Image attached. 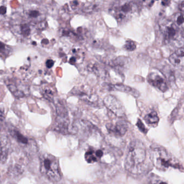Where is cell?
Instances as JSON below:
<instances>
[{"label":"cell","mask_w":184,"mask_h":184,"mask_svg":"<svg viewBox=\"0 0 184 184\" xmlns=\"http://www.w3.org/2000/svg\"><path fill=\"white\" fill-rule=\"evenodd\" d=\"M40 171L48 179L57 182L62 178L59 162L56 157L46 153L40 157Z\"/></svg>","instance_id":"1"},{"label":"cell","mask_w":184,"mask_h":184,"mask_svg":"<svg viewBox=\"0 0 184 184\" xmlns=\"http://www.w3.org/2000/svg\"><path fill=\"white\" fill-rule=\"evenodd\" d=\"M153 165L160 171H165L169 167L180 168V166L171 155L162 147L153 149L151 153Z\"/></svg>","instance_id":"2"},{"label":"cell","mask_w":184,"mask_h":184,"mask_svg":"<svg viewBox=\"0 0 184 184\" xmlns=\"http://www.w3.org/2000/svg\"><path fill=\"white\" fill-rule=\"evenodd\" d=\"M146 150L144 145L139 140L131 142L126 158V167L132 169L139 165L146 158Z\"/></svg>","instance_id":"3"},{"label":"cell","mask_w":184,"mask_h":184,"mask_svg":"<svg viewBox=\"0 0 184 184\" xmlns=\"http://www.w3.org/2000/svg\"><path fill=\"white\" fill-rule=\"evenodd\" d=\"M136 4L132 1H118L110 9V11L118 22H123L134 11Z\"/></svg>","instance_id":"4"},{"label":"cell","mask_w":184,"mask_h":184,"mask_svg":"<svg viewBox=\"0 0 184 184\" xmlns=\"http://www.w3.org/2000/svg\"><path fill=\"white\" fill-rule=\"evenodd\" d=\"M160 28L164 39L168 42L176 41L180 37V29L176 23L169 19L162 20Z\"/></svg>","instance_id":"5"},{"label":"cell","mask_w":184,"mask_h":184,"mask_svg":"<svg viewBox=\"0 0 184 184\" xmlns=\"http://www.w3.org/2000/svg\"><path fill=\"white\" fill-rule=\"evenodd\" d=\"M104 105L112 112L118 116H123L125 114L124 107L121 102L112 95H108L104 99Z\"/></svg>","instance_id":"6"},{"label":"cell","mask_w":184,"mask_h":184,"mask_svg":"<svg viewBox=\"0 0 184 184\" xmlns=\"http://www.w3.org/2000/svg\"><path fill=\"white\" fill-rule=\"evenodd\" d=\"M147 81L151 85L157 88L161 92H166L169 89L165 80L158 73H150L147 77Z\"/></svg>","instance_id":"7"},{"label":"cell","mask_w":184,"mask_h":184,"mask_svg":"<svg viewBox=\"0 0 184 184\" xmlns=\"http://www.w3.org/2000/svg\"><path fill=\"white\" fill-rule=\"evenodd\" d=\"M107 128L111 134L116 136H123L126 134L128 130V124L124 121H119L115 125L109 124L107 125Z\"/></svg>","instance_id":"8"},{"label":"cell","mask_w":184,"mask_h":184,"mask_svg":"<svg viewBox=\"0 0 184 184\" xmlns=\"http://www.w3.org/2000/svg\"><path fill=\"white\" fill-rule=\"evenodd\" d=\"M107 89L109 90H118L122 92L130 94L136 97L139 96V93L137 91V90H135L130 86L125 85L122 84H116L114 85L107 84Z\"/></svg>","instance_id":"9"},{"label":"cell","mask_w":184,"mask_h":184,"mask_svg":"<svg viewBox=\"0 0 184 184\" xmlns=\"http://www.w3.org/2000/svg\"><path fill=\"white\" fill-rule=\"evenodd\" d=\"M8 153V141L4 136L0 135V162L6 160Z\"/></svg>","instance_id":"10"},{"label":"cell","mask_w":184,"mask_h":184,"mask_svg":"<svg viewBox=\"0 0 184 184\" xmlns=\"http://www.w3.org/2000/svg\"><path fill=\"white\" fill-rule=\"evenodd\" d=\"M129 58L126 57H119L112 61L110 63L111 66L113 67H119V68H124L126 65H128L129 63Z\"/></svg>","instance_id":"11"},{"label":"cell","mask_w":184,"mask_h":184,"mask_svg":"<svg viewBox=\"0 0 184 184\" xmlns=\"http://www.w3.org/2000/svg\"><path fill=\"white\" fill-rule=\"evenodd\" d=\"M85 159L89 163H94L99 161V159L95 153L94 149H89L85 154Z\"/></svg>","instance_id":"12"},{"label":"cell","mask_w":184,"mask_h":184,"mask_svg":"<svg viewBox=\"0 0 184 184\" xmlns=\"http://www.w3.org/2000/svg\"><path fill=\"white\" fill-rule=\"evenodd\" d=\"M144 119L147 123L150 124L157 123L159 120V117L157 115V112L155 111H151L145 116Z\"/></svg>","instance_id":"13"},{"label":"cell","mask_w":184,"mask_h":184,"mask_svg":"<svg viewBox=\"0 0 184 184\" xmlns=\"http://www.w3.org/2000/svg\"><path fill=\"white\" fill-rule=\"evenodd\" d=\"M169 61L170 63L174 67H179L183 65V58L178 56L175 53L170 55Z\"/></svg>","instance_id":"14"},{"label":"cell","mask_w":184,"mask_h":184,"mask_svg":"<svg viewBox=\"0 0 184 184\" xmlns=\"http://www.w3.org/2000/svg\"><path fill=\"white\" fill-rule=\"evenodd\" d=\"M124 48L129 51H133L137 48V45L132 40H128L126 41L125 44L124 46Z\"/></svg>","instance_id":"15"},{"label":"cell","mask_w":184,"mask_h":184,"mask_svg":"<svg viewBox=\"0 0 184 184\" xmlns=\"http://www.w3.org/2000/svg\"><path fill=\"white\" fill-rule=\"evenodd\" d=\"M8 89L11 90V92L13 93V94L15 97H16L17 98H22L25 95L23 92L17 90L16 87L13 85H9L8 86Z\"/></svg>","instance_id":"16"},{"label":"cell","mask_w":184,"mask_h":184,"mask_svg":"<svg viewBox=\"0 0 184 184\" xmlns=\"http://www.w3.org/2000/svg\"><path fill=\"white\" fill-rule=\"evenodd\" d=\"M21 33L24 37H27L30 33V29L27 24H23L21 27Z\"/></svg>","instance_id":"17"},{"label":"cell","mask_w":184,"mask_h":184,"mask_svg":"<svg viewBox=\"0 0 184 184\" xmlns=\"http://www.w3.org/2000/svg\"><path fill=\"white\" fill-rule=\"evenodd\" d=\"M176 23L177 25L178 26L182 25L184 22V16L182 14H179L178 15L176 16Z\"/></svg>","instance_id":"18"},{"label":"cell","mask_w":184,"mask_h":184,"mask_svg":"<svg viewBox=\"0 0 184 184\" xmlns=\"http://www.w3.org/2000/svg\"><path fill=\"white\" fill-rule=\"evenodd\" d=\"M40 13L37 10H32L28 13V15L31 18H37L40 16Z\"/></svg>","instance_id":"19"},{"label":"cell","mask_w":184,"mask_h":184,"mask_svg":"<svg viewBox=\"0 0 184 184\" xmlns=\"http://www.w3.org/2000/svg\"><path fill=\"white\" fill-rule=\"evenodd\" d=\"M137 125L138 126V128L139 129V130L142 131L144 133H146L147 131L146 128L145 127V125H144V124L142 123V121H141L139 119H138V121H137Z\"/></svg>","instance_id":"20"},{"label":"cell","mask_w":184,"mask_h":184,"mask_svg":"<svg viewBox=\"0 0 184 184\" xmlns=\"http://www.w3.org/2000/svg\"><path fill=\"white\" fill-rule=\"evenodd\" d=\"M151 184H168L167 182H164L163 179H160L159 178H153L151 181Z\"/></svg>","instance_id":"21"},{"label":"cell","mask_w":184,"mask_h":184,"mask_svg":"<svg viewBox=\"0 0 184 184\" xmlns=\"http://www.w3.org/2000/svg\"><path fill=\"white\" fill-rule=\"evenodd\" d=\"M177 56L180 57L181 58H184V49L183 47H181L180 48L178 49L176 52H174Z\"/></svg>","instance_id":"22"},{"label":"cell","mask_w":184,"mask_h":184,"mask_svg":"<svg viewBox=\"0 0 184 184\" xmlns=\"http://www.w3.org/2000/svg\"><path fill=\"white\" fill-rule=\"evenodd\" d=\"M54 61L52 60V59H48V60L46 61V67H47L48 68L50 69V68H51L54 66Z\"/></svg>","instance_id":"23"},{"label":"cell","mask_w":184,"mask_h":184,"mask_svg":"<svg viewBox=\"0 0 184 184\" xmlns=\"http://www.w3.org/2000/svg\"><path fill=\"white\" fill-rule=\"evenodd\" d=\"M6 50V46L2 42H0V54H2L4 53Z\"/></svg>","instance_id":"24"},{"label":"cell","mask_w":184,"mask_h":184,"mask_svg":"<svg viewBox=\"0 0 184 184\" xmlns=\"http://www.w3.org/2000/svg\"><path fill=\"white\" fill-rule=\"evenodd\" d=\"M7 12L6 7L4 6H1L0 7V14L4 15Z\"/></svg>","instance_id":"25"},{"label":"cell","mask_w":184,"mask_h":184,"mask_svg":"<svg viewBox=\"0 0 184 184\" xmlns=\"http://www.w3.org/2000/svg\"><path fill=\"white\" fill-rule=\"evenodd\" d=\"M4 113L3 111L0 110V120H3L4 119Z\"/></svg>","instance_id":"26"},{"label":"cell","mask_w":184,"mask_h":184,"mask_svg":"<svg viewBox=\"0 0 184 184\" xmlns=\"http://www.w3.org/2000/svg\"><path fill=\"white\" fill-rule=\"evenodd\" d=\"M179 7H180L179 9H180V11H183V10H184V2L183 1H182V4H180Z\"/></svg>","instance_id":"27"},{"label":"cell","mask_w":184,"mask_h":184,"mask_svg":"<svg viewBox=\"0 0 184 184\" xmlns=\"http://www.w3.org/2000/svg\"><path fill=\"white\" fill-rule=\"evenodd\" d=\"M42 43H43V42H44V44H47V43H48L49 42L48 41L46 40V39H44V40H43V41H42Z\"/></svg>","instance_id":"28"},{"label":"cell","mask_w":184,"mask_h":184,"mask_svg":"<svg viewBox=\"0 0 184 184\" xmlns=\"http://www.w3.org/2000/svg\"><path fill=\"white\" fill-rule=\"evenodd\" d=\"M33 45H36V42H33Z\"/></svg>","instance_id":"29"}]
</instances>
